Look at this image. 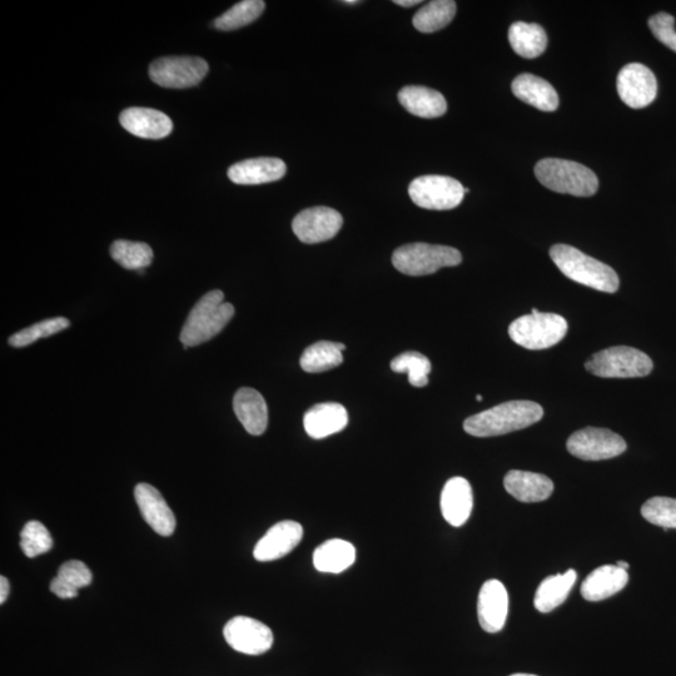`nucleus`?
<instances>
[{
    "instance_id": "nucleus-1",
    "label": "nucleus",
    "mask_w": 676,
    "mask_h": 676,
    "mask_svg": "<svg viewBox=\"0 0 676 676\" xmlns=\"http://www.w3.org/2000/svg\"><path fill=\"white\" fill-rule=\"evenodd\" d=\"M544 410L533 401H509L469 417L464 430L475 437H492L526 429L543 419Z\"/></svg>"
},
{
    "instance_id": "nucleus-2",
    "label": "nucleus",
    "mask_w": 676,
    "mask_h": 676,
    "mask_svg": "<svg viewBox=\"0 0 676 676\" xmlns=\"http://www.w3.org/2000/svg\"><path fill=\"white\" fill-rule=\"evenodd\" d=\"M235 316V307L225 302L220 290L208 292L198 301L183 325L180 340L186 347L205 344L217 336Z\"/></svg>"
},
{
    "instance_id": "nucleus-3",
    "label": "nucleus",
    "mask_w": 676,
    "mask_h": 676,
    "mask_svg": "<svg viewBox=\"0 0 676 676\" xmlns=\"http://www.w3.org/2000/svg\"><path fill=\"white\" fill-rule=\"evenodd\" d=\"M551 260L570 280L606 293L619 290L618 273L605 263L586 256L573 246L555 245L550 250Z\"/></svg>"
},
{
    "instance_id": "nucleus-4",
    "label": "nucleus",
    "mask_w": 676,
    "mask_h": 676,
    "mask_svg": "<svg viewBox=\"0 0 676 676\" xmlns=\"http://www.w3.org/2000/svg\"><path fill=\"white\" fill-rule=\"evenodd\" d=\"M535 176L550 191L564 195L590 197L599 188L598 177L590 168L566 159H543L535 166Z\"/></svg>"
},
{
    "instance_id": "nucleus-5",
    "label": "nucleus",
    "mask_w": 676,
    "mask_h": 676,
    "mask_svg": "<svg viewBox=\"0 0 676 676\" xmlns=\"http://www.w3.org/2000/svg\"><path fill=\"white\" fill-rule=\"evenodd\" d=\"M568 328L564 317L534 308L530 315L521 316L511 323L509 335L515 344L524 349L545 350L563 341Z\"/></svg>"
},
{
    "instance_id": "nucleus-6",
    "label": "nucleus",
    "mask_w": 676,
    "mask_h": 676,
    "mask_svg": "<svg viewBox=\"0 0 676 676\" xmlns=\"http://www.w3.org/2000/svg\"><path fill=\"white\" fill-rule=\"evenodd\" d=\"M461 262V253L456 248L429 243L401 246L392 256L396 270L407 276L432 275L441 268L459 266Z\"/></svg>"
},
{
    "instance_id": "nucleus-7",
    "label": "nucleus",
    "mask_w": 676,
    "mask_h": 676,
    "mask_svg": "<svg viewBox=\"0 0 676 676\" xmlns=\"http://www.w3.org/2000/svg\"><path fill=\"white\" fill-rule=\"evenodd\" d=\"M585 367L590 374L603 379H635L650 375L654 364L643 351L615 346L595 354Z\"/></svg>"
},
{
    "instance_id": "nucleus-8",
    "label": "nucleus",
    "mask_w": 676,
    "mask_h": 676,
    "mask_svg": "<svg viewBox=\"0 0 676 676\" xmlns=\"http://www.w3.org/2000/svg\"><path fill=\"white\" fill-rule=\"evenodd\" d=\"M409 193L416 206L425 210L447 211L461 205L465 187L455 178L422 176L411 182Z\"/></svg>"
},
{
    "instance_id": "nucleus-9",
    "label": "nucleus",
    "mask_w": 676,
    "mask_h": 676,
    "mask_svg": "<svg viewBox=\"0 0 676 676\" xmlns=\"http://www.w3.org/2000/svg\"><path fill=\"white\" fill-rule=\"evenodd\" d=\"M208 69V63L200 57H164L151 64L149 77L163 88L185 89L198 86Z\"/></svg>"
},
{
    "instance_id": "nucleus-10",
    "label": "nucleus",
    "mask_w": 676,
    "mask_h": 676,
    "mask_svg": "<svg viewBox=\"0 0 676 676\" xmlns=\"http://www.w3.org/2000/svg\"><path fill=\"white\" fill-rule=\"evenodd\" d=\"M566 447L571 455L580 460L600 461L614 459L624 454L626 442L623 437L613 431L598 429V427H585L569 437Z\"/></svg>"
},
{
    "instance_id": "nucleus-11",
    "label": "nucleus",
    "mask_w": 676,
    "mask_h": 676,
    "mask_svg": "<svg viewBox=\"0 0 676 676\" xmlns=\"http://www.w3.org/2000/svg\"><path fill=\"white\" fill-rule=\"evenodd\" d=\"M228 645L238 653L262 655L273 645V634L267 625L248 616H236L223 629Z\"/></svg>"
},
{
    "instance_id": "nucleus-12",
    "label": "nucleus",
    "mask_w": 676,
    "mask_h": 676,
    "mask_svg": "<svg viewBox=\"0 0 676 676\" xmlns=\"http://www.w3.org/2000/svg\"><path fill=\"white\" fill-rule=\"evenodd\" d=\"M344 218L328 207H313L298 213L292 222V230L298 240L307 245L326 242L340 232Z\"/></svg>"
},
{
    "instance_id": "nucleus-13",
    "label": "nucleus",
    "mask_w": 676,
    "mask_h": 676,
    "mask_svg": "<svg viewBox=\"0 0 676 676\" xmlns=\"http://www.w3.org/2000/svg\"><path fill=\"white\" fill-rule=\"evenodd\" d=\"M616 86L621 101L634 109L648 107L658 94L654 73L640 63H631L621 69Z\"/></svg>"
},
{
    "instance_id": "nucleus-14",
    "label": "nucleus",
    "mask_w": 676,
    "mask_h": 676,
    "mask_svg": "<svg viewBox=\"0 0 676 676\" xmlns=\"http://www.w3.org/2000/svg\"><path fill=\"white\" fill-rule=\"evenodd\" d=\"M509 614V594L499 580H487L480 590L477 615L486 633H499L504 629Z\"/></svg>"
},
{
    "instance_id": "nucleus-15",
    "label": "nucleus",
    "mask_w": 676,
    "mask_h": 676,
    "mask_svg": "<svg viewBox=\"0 0 676 676\" xmlns=\"http://www.w3.org/2000/svg\"><path fill=\"white\" fill-rule=\"evenodd\" d=\"M134 497L143 519L161 536H171L176 530V516L163 499L161 492L149 484H138Z\"/></svg>"
},
{
    "instance_id": "nucleus-16",
    "label": "nucleus",
    "mask_w": 676,
    "mask_h": 676,
    "mask_svg": "<svg viewBox=\"0 0 676 676\" xmlns=\"http://www.w3.org/2000/svg\"><path fill=\"white\" fill-rule=\"evenodd\" d=\"M303 538V528L296 521L285 520L273 525L258 541L253 556L258 561H273L291 553Z\"/></svg>"
},
{
    "instance_id": "nucleus-17",
    "label": "nucleus",
    "mask_w": 676,
    "mask_h": 676,
    "mask_svg": "<svg viewBox=\"0 0 676 676\" xmlns=\"http://www.w3.org/2000/svg\"><path fill=\"white\" fill-rule=\"evenodd\" d=\"M119 122L133 136L146 139H162L173 131L171 118L152 108H128L119 116Z\"/></svg>"
},
{
    "instance_id": "nucleus-18",
    "label": "nucleus",
    "mask_w": 676,
    "mask_h": 676,
    "mask_svg": "<svg viewBox=\"0 0 676 676\" xmlns=\"http://www.w3.org/2000/svg\"><path fill=\"white\" fill-rule=\"evenodd\" d=\"M286 163L278 158H253L233 164L228 178L236 185L257 186L280 181L286 175Z\"/></svg>"
},
{
    "instance_id": "nucleus-19",
    "label": "nucleus",
    "mask_w": 676,
    "mask_h": 676,
    "mask_svg": "<svg viewBox=\"0 0 676 676\" xmlns=\"http://www.w3.org/2000/svg\"><path fill=\"white\" fill-rule=\"evenodd\" d=\"M474 506L470 482L464 477H452L441 492V513L454 528L466 524Z\"/></svg>"
},
{
    "instance_id": "nucleus-20",
    "label": "nucleus",
    "mask_w": 676,
    "mask_h": 676,
    "mask_svg": "<svg viewBox=\"0 0 676 676\" xmlns=\"http://www.w3.org/2000/svg\"><path fill=\"white\" fill-rule=\"evenodd\" d=\"M349 425V414L344 406L326 402L311 407L303 417V426L312 439L321 440L341 432Z\"/></svg>"
},
{
    "instance_id": "nucleus-21",
    "label": "nucleus",
    "mask_w": 676,
    "mask_h": 676,
    "mask_svg": "<svg viewBox=\"0 0 676 676\" xmlns=\"http://www.w3.org/2000/svg\"><path fill=\"white\" fill-rule=\"evenodd\" d=\"M233 410L248 434L260 436L267 430L268 409L260 392L242 387L233 399Z\"/></svg>"
},
{
    "instance_id": "nucleus-22",
    "label": "nucleus",
    "mask_w": 676,
    "mask_h": 676,
    "mask_svg": "<svg viewBox=\"0 0 676 676\" xmlns=\"http://www.w3.org/2000/svg\"><path fill=\"white\" fill-rule=\"evenodd\" d=\"M507 492L521 502H540L549 499L554 491L548 476L535 472L511 470L504 479Z\"/></svg>"
},
{
    "instance_id": "nucleus-23",
    "label": "nucleus",
    "mask_w": 676,
    "mask_h": 676,
    "mask_svg": "<svg viewBox=\"0 0 676 676\" xmlns=\"http://www.w3.org/2000/svg\"><path fill=\"white\" fill-rule=\"evenodd\" d=\"M628 571L616 565L595 569L581 585V595L588 601H601L620 593L628 584Z\"/></svg>"
},
{
    "instance_id": "nucleus-24",
    "label": "nucleus",
    "mask_w": 676,
    "mask_h": 676,
    "mask_svg": "<svg viewBox=\"0 0 676 676\" xmlns=\"http://www.w3.org/2000/svg\"><path fill=\"white\" fill-rule=\"evenodd\" d=\"M513 93L520 101L530 104L544 112H554L559 107L558 92L545 79L534 74H521L513 82Z\"/></svg>"
},
{
    "instance_id": "nucleus-25",
    "label": "nucleus",
    "mask_w": 676,
    "mask_h": 676,
    "mask_svg": "<svg viewBox=\"0 0 676 676\" xmlns=\"http://www.w3.org/2000/svg\"><path fill=\"white\" fill-rule=\"evenodd\" d=\"M399 101L407 112L420 118H439L447 111V102L440 92L421 86H407L399 93Z\"/></svg>"
},
{
    "instance_id": "nucleus-26",
    "label": "nucleus",
    "mask_w": 676,
    "mask_h": 676,
    "mask_svg": "<svg viewBox=\"0 0 676 676\" xmlns=\"http://www.w3.org/2000/svg\"><path fill=\"white\" fill-rule=\"evenodd\" d=\"M355 561V546L342 539L327 540L313 553V565L321 573H344L355 564Z\"/></svg>"
},
{
    "instance_id": "nucleus-27",
    "label": "nucleus",
    "mask_w": 676,
    "mask_h": 676,
    "mask_svg": "<svg viewBox=\"0 0 676 676\" xmlns=\"http://www.w3.org/2000/svg\"><path fill=\"white\" fill-rule=\"evenodd\" d=\"M575 570H568L565 574L549 576L536 590L534 605L540 613H550L558 608L568 598L575 584Z\"/></svg>"
},
{
    "instance_id": "nucleus-28",
    "label": "nucleus",
    "mask_w": 676,
    "mask_h": 676,
    "mask_svg": "<svg viewBox=\"0 0 676 676\" xmlns=\"http://www.w3.org/2000/svg\"><path fill=\"white\" fill-rule=\"evenodd\" d=\"M509 42L520 57L533 59L548 47V36L539 24L516 22L509 29Z\"/></svg>"
},
{
    "instance_id": "nucleus-29",
    "label": "nucleus",
    "mask_w": 676,
    "mask_h": 676,
    "mask_svg": "<svg viewBox=\"0 0 676 676\" xmlns=\"http://www.w3.org/2000/svg\"><path fill=\"white\" fill-rule=\"evenodd\" d=\"M345 350L346 346L337 342H316L303 352L300 365L308 374H320L340 366L344 362L342 352Z\"/></svg>"
},
{
    "instance_id": "nucleus-30",
    "label": "nucleus",
    "mask_w": 676,
    "mask_h": 676,
    "mask_svg": "<svg viewBox=\"0 0 676 676\" xmlns=\"http://www.w3.org/2000/svg\"><path fill=\"white\" fill-rule=\"evenodd\" d=\"M456 11L457 6L454 0H435L422 7L415 14L412 23L421 33H435L449 26Z\"/></svg>"
},
{
    "instance_id": "nucleus-31",
    "label": "nucleus",
    "mask_w": 676,
    "mask_h": 676,
    "mask_svg": "<svg viewBox=\"0 0 676 676\" xmlns=\"http://www.w3.org/2000/svg\"><path fill=\"white\" fill-rule=\"evenodd\" d=\"M114 261L126 270L143 271L153 261L152 248L147 243L119 240L111 246Z\"/></svg>"
},
{
    "instance_id": "nucleus-32",
    "label": "nucleus",
    "mask_w": 676,
    "mask_h": 676,
    "mask_svg": "<svg viewBox=\"0 0 676 676\" xmlns=\"http://www.w3.org/2000/svg\"><path fill=\"white\" fill-rule=\"evenodd\" d=\"M266 3L262 0H243L235 4L230 11L223 13L215 21V27L220 31H236L242 27L248 26L265 12Z\"/></svg>"
},
{
    "instance_id": "nucleus-33",
    "label": "nucleus",
    "mask_w": 676,
    "mask_h": 676,
    "mask_svg": "<svg viewBox=\"0 0 676 676\" xmlns=\"http://www.w3.org/2000/svg\"><path fill=\"white\" fill-rule=\"evenodd\" d=\"M391 370L397 374L409 375V382L414 387H425L429 384L431 362L420 352L410 351L395 357L391 361Z\"/></svg>"
},
{
    "instance_id": "nucleus-34",
    "label": "nucleus",
    "mask_w": 676,
    "mask_h": 676,
    "mask_svg": "<svg viewBox=\"0 0 676 676\" xmlns=\"http://www.w3.org/2000/svg\"><path fill=\"white\" fill-rule=\"evenodd\" d=\"M69 325H71V323H69L67 318H49V320L36 323V325L14 333L13 336L9 337L8 344L17 347V349H21V347L34 344V342L41 340V338L56 335L58 332L67 330Z\"/></svg>"
},
{
    "instance_id": "nucleus-35",
    "label": "nucleus",
    "mask_w": 676,
    "mask_h": 676,
    "mask_svg": "<svg viewBox=\"0 0 676 676\" xmlns=\"http://www.w3.org/2000/svg\"><path fill=\"white\" fill-rule=\"evenodd\" d=\"M641 515L650 524L660 526L665 531L676 529V499L653 497L641 507Z\"/></svg>"
},
{
    "instance_id": "nucleus-36",
    "label": "nucleus",
    "mask_w": 676,
    "mask_h": 676,
    "mask_svg": "<svg viewBox=\"0 0 676 676\" xmlns=\"http://www.w3.org/2000/svg\"><path fill=\"white\" fill-rule=\"evenodd\" d=\"M21 548L27 558H37L53 548L52 535L39 521H29L21 533Z\"/></svg>"
},
{
    "instance_id": "nucleus-37",
    "label": "nucleus",
    "mask_w": 676,
    "mask_h": 676,
    "mask_svg": "<svg viewBox=\"0 0 676 676\" xmlns=\"http://www.w3.org/2000/svg\"><path fill=\"white\" fill-rule=\"evenodd\" d=\"M57 576L76 590L86 588V586L91 585L93 580L91 570L79 560H71L64 563L59 568Z\"/></svg>"
},
{
    "instance_id": "nucleus-38",
    "label": "nucleus",
    "mask_w": 676,
    "mask_h": 676,
    "mask_svg": "<svg viewBox=\"0 0 676 676\" xmlns=\"http://www.w3.org/2000/svg\"><path fill=\"white\" fill-rule=\"evenodd\" d=\"M675 19L668 13H658L649 19V28L654 37L676 53Z\"/></svg>"
},
{
    "instance_id": "nucleus-39",
    "label": "nucleus",
    "mask_w": 676,
    "mask_h": 676,
    "mask_svg": "<svg viewBox=\"0 0 676 676\" xmlns=\"http://www.w3.org/2000/svg\"><path fill=\"white\" fill-rule=\"evenodd\" d=\"M51 591L61 599H73L78 596V590L71 588L63 580L59 579L58 576L52 580Z\"/></svg>"
},
{
    "instance_id": "nucleus-40",
    "label": "nucleus",
    "mask_w": 676,
    "mask_h": 676,
    "mask_svg": "<svg viewBox=\"0 0 676 676\" xmlns=\"http://www.w3.org/2000/svg\"><path fill=\"white\" fill-rule=\"evenodd\" d=\"M9 590H11V586H9V581L7 578H0V604L6 603L9 595Z\"/></svg>"
},
{
    "instance_id": "nucleus-41",
    "label": "nucleus",
    "mask_w": 676,
    "mask_h": 676,
    "mask_svg": "<svg viewBox=\"0 0 676 676\" xmlns=\"http://www.w3.org/2000/svg\"><path fill=\"white\" fill-rule=\"evenodd\" d=\"M394 3L397 4V6L404 8L414 7L417 6V4H421L420 0H395Z\"/></svg>"
},
{
    "instance_id": "nucleus-42",
    "label": "nucleus",
    "mask_w": 676,
    "mask_h": 676,
    "mask_svg": "<svg viewBox=\"0 0 676 676\" xmlns=\"http://www.w3.org/2000/svg\"><path fill=\"white\" fill-rule=\"evenodd\" d=\"M616 566H619V568H620V569H623V570H628V569H629V564H628V563H625V561H621V560L618 561V564H616Z\"/></svg>"
},
{
    "instance_id": "nucleus-43",
    "label": "nucleus",
    "mask_w": 676,
    "mask_h": 676,
    "mask_svg": "<svg viewBox=\"0 0 676 676\" xmlns=\"http://www.w3.org/2000/svg\"><path fill=\"white\" fill-rule=\"evenodd\" d=\"M345 4H359L360 2H357V0H345Z\"/></svg>"
},
{
    "instance_id": "nucleus-44",
    "label": "nucleus",
    "mask_w": 676,
    "mask_h": 676,
    "mask_svg": "<svg viewBox=\"0 0 676 676\" xmlns=\"http://www.w3.org/2000/svg\"><path fill=\"white\" fill-rule=\"evenodd\" d=\"M510 676H538V675H533V674H514Z\"/></svg>"
},
{
    "instance_id": "nucleus-45",
    "label": "nucleus",
    "mask_w": 676,
    "mask_h": 676,
    "mask_svg": "<svg viewBox=\"0 0 676 676\" xmlns=\"http://www.w3.org/2000/svg\"><path fill=\"white\" fill-rule=\"evenodd\" d=\"M476 400L481 402V401H482V396H481V395H477V396H476Z\"/></svg>"
}]
</instances>
